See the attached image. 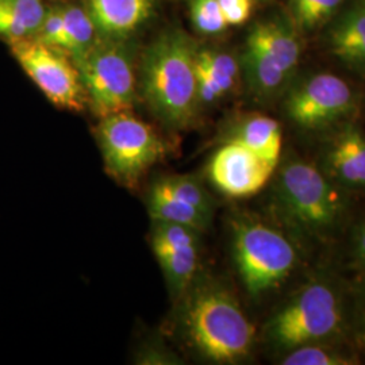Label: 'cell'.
<instances>
[{
	"label": "cell",
	"instance_id": "obj_1",
	"mask_svg": "<svg viewBox=\"0 0 365 365\" xmlns=\"http://www.w3.org/2000/svg\"><path fill=\"white\" fill-rule=\"evenodd\" d=\"M267 217L315 261L337 248L361 212L359 199L330 180L313 158L284 149L267 185Z\"/></svg>",
	"mask_w": 365,
	"mask_h": 365
},
{
	"label": "cell",
	"instance_id": "obj_2",
	"mask_svg": "<svg viewBox=\"0 0 365 365\" xmlns=\"http://www.w3.org/2000/svg\"><path fill=\"white\" fill-rule=\"evenodd\" d=\"M352 280L330 259L315 261L277 300L261 327L260 341L271 359L307 344H352ZM354 346V345H353Z\"/></svg>",
	"mask_w": 365,
	"mask_h": 365
},
{
	"label": "cell",
	"instance_id": "obj_3",
	"mask_svg": "<svg viewBox=\"0 0 365 365\" xmlns=\"http://www.w3.org/2000/svg\"><path fill=\"white\" fill-rule=\"evenodd\" d=\"M178 324L187 346L211 364L235 365L252 357L257 331L235 291L200 271L179 299Z\"/></svg>",
	"mask_w": 365,
	"mask_h": 365
},
{
	"label": "cell",
	"instance_id": "obj_4",
	"mask_svg": "<svg viewBox=\"0 0 365 365\" xmlns=\"http://www.w3.org/2000/svg\"><path fill=\"white\" fill-rule=\"evenodd\" d=\"M230 252L235 272L253 302L279 299L315 260L267 215L238 212L230 218Z\"/></svg>",
	"mask_w": 365,
	"mask_h": 365
},
{
	"label": "cell",
	"instance_id": "obj_5",
	"mask_svg": "<svg viewBox=\"0 0 365 365\" xmlns=\"http://www.w3.org/2000/svg\"><path fill=\"white\" fill-rule=\"evenodd\" d=\"M194 41L182 30L161 34L145 49L140 66V88L153 115L170 130H184L195 120Z\"/></svg>",
	"mask_w": 365,
	"mask_h": 365
},
{
	"label": "cell",
	"instance_id": "obj_6",
	"mask_svg": "<svg viewBox=\"0 0 365 365\" xmlns=\"http://www.w3.org/2000/svg\"><path fill=\"white\" fill-rule=\"evenodd\" d=\"M359 98L352 86L336 73L318 72L289 84L283 93L288 122L314 141L353 122Z\"/></svg>",
	"mask_w": 365,
	"mask_h": 365
},
{
	"label": "cell",
	"instance_id": "obj_7",
	"mask_svg": "<svg viewBox=\"0 0 365 365\" xmlns=\"http://www.w3.org/2000/svg\"><path fill=\"white\" fill-rule=\"evenodd\" d=\"M105 170L115 182L133 188L167 153L156 130L130 111L101 118L96 129Z\"/></svg>",
	"mask_w": 365,
	"mask_h": 365
},
{
	"label": "cell",
	"instance_id": "obj_8",
	"mask_svg": "<svg viewBox=\"0 0 365 365\" xmlns=\"http://www.w3.org/2000/svg\"><path fill=\"white\" fill-rule=\"evenodd\" d=\"M75 64L87 101L98 117L130 111L135 98V72L130 51L122 41L98 38Z\"/></svg>",
	"mask_w": 365,
	"mask_h": 365
},
{
	"label": "cell",
	"instance_id": "obj_9",
	"mask_svg": "<svg viewBox=\"0 0 365 365\" xmlns=\"http://www.w3.org/2000/svg\"><path fill=\"white\" fill-rule=\"evenodd\" d=\"M9 46L15 61L52 105L69 111L86 108L88 101L80 72L66 52L37 38Z\"/></svg>",
	"mask_w": 365,
	"mask_h": 365
},
{
	"label": "cell",
	"instance_id": "obj_10",
	"mask_svg": "<svg viewBox=\"0 0 365 365\" xmlns=\"http://www.w3.org/2000/svg\"><path fill=\"white\" fill-rule=\"evenodd\" d=\"M272 164L235 141H225L210 157L207 178L222 195L248 199L259 195L271 182Z\"/></svg>",
	"mask_w": 365,
	"mask_h": 365
},
{
	"label": "cell",
	"instance_id": "obj_11",
	"mask_svg": "<svg viewBox=\"0 0 365 365\" xmlns=\"http://www.w3.org/2000/svg\"><path fill=\"white\" fill-rule=\"evenodd\" d=\"M315 143L314 163L339 187L364 197L365 131L353 120Z\"/></svg>",
	"mask_w": 365,
	"mask_h": 365
},
{
	"label": "cell",
	"instance_id": "obj_12",
	"mask_svg": "<svg viewBox=\"0 0 365 365\" xmlns=\"http://www.w3.org/2000/svg\"><path fill=\"white\" fill-rule=\"evenodd\" d=\"M101 38L123 41L144 25L153 11V0H86Z\"/></svg>",
	"mask_w": 365,
	"mask_h": 365
},
{
	"label": "cell",
	"instance_id": "obj_13",
	"mask_svg": "<svg viewBox=\"0 0 365 365\" xmlns=\"http://www.w3.org/2000/svg\"><path fill=\"white\" fill-rule=\"evenodd\" d=\"M225 141L240 143L276 165L284 150L280 122L262 114H249L237 119L227 131Z\"/></svg>",
	"mask_w": 365,
	"mask_h": 365
},
{
	"label": "cell",
	"instance_id": "obj_14",
	"mask_svg": "<svg viewBox=\"0 0 365 365\" xmlns=\"http://www.w3.org/2000/svg\"><path fill=\"white\" fill-rule=\"evenodd\" d=\"M329 46L341 63L365 72V3L339 18L330 31Z\"/></svg>",
	"mask_w": 365,
	"mask_h": 365
},
{
	"label": "cell",
	"instance_id": "obj_15",
	"mask_svg": "<svg viewBox=\"0 0 365 365\" xmlns=\"http://www.w3.org/2000/svg\"><path fill=\"white\" fill-rule=\"evenodd\" d=\"M247 45L267 54L289 76H294L300 60V45L297 37L276 22L259 24L250 30Z\"/></svg>",
	"mask_w": 365,
	"mask_h": 365
},
{
	"label": "cell",
	"instance_id": "obj_16",
	"mask_svg": "<svg viewBox=\"0 0 365 365\" xmlns=\"http://www.w3.org/2000/svg\"><path fill=\"white\" fill-rule=\"evenodd\" d=\"M240 66L244 68L249 90L260 101L283 96L292 78L267 54L248 45L242 53Z\"/></svg>",
	"mask_w": 365,
	"mask_h": 365
},
{
	"label": "cell",
	"instance_id": "obj_17",
	"mask_svg": "<svg viewBox=\"0 0 365 365\" xmlns=\"http://www.w3.org/2000/svg\"><path fill=\"white\" fill-rule=\"evenodd\" d=\"M164 274L172 299L179 300L200 269V242L153 252Z\"/></svg>",
	"mask_w": 365,
	"mask_h": 365
},
{
	"label": "cell",
	"instance_id": "obj_18",
	"mask_svg": "<svg viewBox=\"0 0 365 365\" xmlns=\"http://www.w3.org/2000/svg\"><path fill=\"white\" fill-rule=\"evenodd\" d=\"M46 11L42 0H0V39L13 45L34 38Z\"/></svg>",
	"mask_w": 365,
	"mask_h": 365
},
{
	"label": "cell",
	"instance_id": "obj_19",
	"mask_svg": "<svg viewBox=\"0 0 365 365\" xmlns=\"http://www.w3.org/2000/svg\"><path fill=\"white\" fill-rule=\"evenodd\" d=\"M146 209L152 221L170 222L192 227L200 233L207 232L212 217L173 197L153 184L146 196Z\"/></svg>",
	"mask_w": 365,
	"mask_h": 365
},
{
	"label": "cell",
	"instance_id": "obj_20",
	"mask_svg": "<svg viewBox=\"0 0 365 365\" xmlns=\"http://www.w3.org/2000/svg\"><path fill=\"white\" fill-rule=\"evenodd\" d=\"M365 359L348 342H315L299 346L276 360L280 365H360Z\"/></svg>",
	"mask_w": 365,
	"mask_h": 365
},
{
	"label": "cell",
	"instance_id": "obj_21",
	"mask_svg": "<svg viewBox=\"0 0 365 365\" xmlns=\"http://www.w3.org/2000/svg\"><path fill=\"white\" fill-rule=\"evenodd\" d=\"M327 259L336 262L352 282L365 284L364 211L357 215L337 248Z\"/></svg>",
	"mask_w": 365,
	"mask_h": 365
},
{
	"label": "cell",
	"instance_id": "obj_22",
	"mask_svg": "<svg viewBox=\"0 0 365 365\" xmlns=\"http://www.w3.org/2000/svg\"><path fill=\"white\" fill-rule=\"evenodd\" d=\"M64 41L61 51L78 63L92 48L96 41V29L87 10L68 4L63 7Z\"/></svg>",
	"mask_w": 365,
	"mask_h": 365
},
{
	"label": "cell",
	"instance_id": "obj_23",
	"mask_svg": "<svg viewBox=\"0 0 365 365\" xmlns=\"http://www.w3.org/2000/svg\"><path fill=\"white\" fill-rule=\"evenodd\" d=\"M158 188L164 190L170 195L182 200L187 205L194 206L202 212L214 218L215 214V199L211 196L209 190L195 176L191 175H170L158 179L156 182Z\"/></svg>",
	"mask_w": 365,
	"mask_h": 365
},
{
	"label": "cell",
	"instance_id": "obj_24",
	"mask_svg": "<svg viewBox=\"0 0 365 365\" xmlns=\"http://www.w3.org/2000/svg\"><path fill=\"white\" fill-rule=\"evenodd\" d=\"M195 63L221 87L226 95L235 90L240 78V63L232 54L214 49H197Z\"/></svg>",
	"mask_w": 365,
	"mask_h": 365
},
{
	"label": "cell",
	"instance_id": "obj_25",
	"mask_svg": "<svg viewBox=\"0 0 365 365\" xmlns=\"http://www.w3.org/2000/svg\"><path fill=\"white\" fill-rule=\"evenodd\" d=\"M191 16L196 30L203 34H218L227 27L218 0H192Z\"/></svg>",
	"mask_w": 365,
	"mask_h": 365
},
{
	"label": "cell",
	"instance_id": "obj_26",
	"mask_svg": "<svg viewBox=\"0 0 365 365\" xmlns=\"http://www.w3.org/2000/svg\"><path fill=\"white\" fill-rule=\"evenodd\" d=\"M342 0H292L294 14L299 26H317L327 19Z\"/></svg>",
	"mask_w": 365,
	"mask_h": 365
},
{
	"label": "cell",
	"instance_id": "obj_27",
	"mask_svg": "<svg viewBox=\"0 0 365 365\" xmlns=\"http://www.w3.org/2000/svg\"><path fill=\"white\" fill-rule=\"evenodd\" d=\"M34 38L39 39L46 45L61 49L64 41V16L61 6L48 9L41 29Z\"/></svg>",
	"mask_w": 365,
	"mask_h": 365
},
{
	"label": "cell",
	"instance_id": "obj_28",
	"mask_svg": "<svg viewBox=\"0 0 365 365\" xmlns=\"http://www.w3.org/2000/svg\"><path fill=\"white\" fill-rule=\"evenodd\" d=\"M353 283L352 342L365 359V284Z\"/></svg>",
	"mask_w": 365,
	"mask_h": 365
},
{
	"label": "cell",
	"instance_id": "obj_29",
	"mask_svg": "<svg viewBox=\"0 0 365 365\" xmlns=\"http://www.w3.org/2000/svg\"><path fill=\"white\" fill-rule=\"evenodd\" d=\"M137 364L146 365H175L180 364V357L170 351L165 345L160 342L146 344L144 348L140 349L135 356Z\"/></svg>",
	"mask_w": 365,
	"mask_h": 365
},
{
	"label": "cell",
	"instance_id": "obj_30",
	"mask_svg": "<svg viewBox=\"0 0 365 365\" xmlns=\"http://www.w3.org/2000/svg\"><path fill=\"white\" fill-rule=\"evenodd\" d=\"M227 26L245 24L252 13L253 0H218Z\"/></svg>",
	"mask_w": 365,
	"mask_h": 365
}]
</instances>
